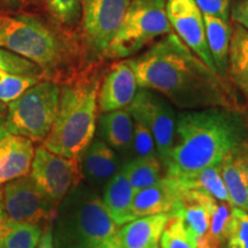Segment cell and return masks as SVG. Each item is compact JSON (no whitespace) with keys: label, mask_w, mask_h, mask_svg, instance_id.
I'll use <instances>...</instances> for the list:
<instances>
[{"label":"cell","mask_w":248,"mask_h":248,"mask_svg":"<svg viewBox=\"0 0 248 248\" xmlns=\"http://www.w3.org/2000/svg\"><path fill=\"white\" fill-rule=\"evenodd\" d=\"M233 207L245 209L248 198V150L232 153L219 166Z\"/></svg>","instance_id":"obj_20"},{"label":"cell","mask_w":248,"mask_h":248,"mask_svg":"<svg viewBox=\"0 0 248 248\" xmlns=\"http://www.w3.org/2000/svg\"><path fill=\"white\" fill-rule=\"evenodd\" d=\"M168 215L144 216L126 223L114 234L117 248H160V238Z\"/></svg>","instance_id":"obj_17"},{"label":"cell","mask_w":248,"mask_h":248,"mask_svg":"<svg viewBox=\"0 0 248 248\" xmlns=\"http://www.w3.org/2000/svg\"><path fill=\"white\" fill-rule=\"evenodd\" d=\"M7 114V104L0 101V122H2Z\"/></svg>","instance_id":"obj_40"},{"label":"cell","mask_w":248,"mask_h":248,"mask_svg":"<svg viewBox=\"0 0 248 248\" xmlns=\"http://www.w3.org/2000/svg\"><path fill=\"white\" fill-rule=\"evenodd\" d=\"M228 248H248V212L233 207L225 238Z\"/></svg>","instance_id":"obj_29"},{"label":"cell","mask_w":248,"mask_h":248,"mask_svg":"<svg viewBox=\"0 0 248 248\" xmlns=\"http://www.w3.org/2000/svg\"><path fill=\"white\" fill-rule=\"evenodd\" d=\"M0 70L14 75L40 77V78L44 75V71L35 62L4 47H0Z\"/></svg>","instance_id":"obj_28"},{"label":"cell","mask_w":248,"mask_h":248,"mask_svg":"<svg viewBox=\"0 0 248 248\" xmlns=\"http://www.w3.org/2000/svg\"><path fill=\"white\" fill-rule=\"evenodd\" d=\"M7 133H8L7 130H6L5 126L2 125V122H0V140H1V139L4 138Z\"/></svg>","instance_id":"obj_42"},{"label":"cell","mask_w":248,"mask_h":248,"mask_svg":"<svg viewBox=\"0 0 248 248\" xmlns=\"http://www.w3.org/2000/svg\"><path fill=\"white\" fill-rule=\"evenodd\" d=\"M49 13L62 24L74 23L82 8V0H47Z\"/></svg>","instance_id":"obj_33"},{"label":"cell","mask_w":248,"mask_h":248,"mask_svg":"<svg viewBox=\"0 0 248 248\" xmlns=\"http://www.w3.org/2000/svg\"><path fill=\"white\" fill-rule=\"evenodd\" d=\"M99 125L101 136L111 148L123 154L131 151L133 119L126 108L104 113Z\"/></svg>","instance_id":"obj_22"},{"label":"cell","mask_w":248,"mask_h":248,"mask_svg":"<svg viewBox=\"0 0 248 248\" xmlns=\"http://www.w3.org/2000/svg\"><path fill=\"white\" fill-rule=\"evenodd\" d=\"M117 229L101 198L78 185L59 204L53 245L54 248H94L113 238Z\"/></svg>","instance_id":"obj_4"},{"label":"cell","mask_w":248,"mask_h":248,"mask_svg":"<svg viewBox=\"0 0 248 248\" xmlns=\"http://www.w3.org/2000/svg\"><path fill=\"white\" fill-rule=\"evenodd\" d=\"M181 195V188L172 178L164 176L154 185L135 193L132 212L136 218L144 216L169 215Z\"/></svg>","instance_id":"obj_16"},{"label":"cell","mask_w":248,"mask_h":248,"mask_svg":"<svg viewBox=\"0 0 248 248\" xmlns=\"http://www.w3.org/2000/svg\"><path fill=\"white\" fill-rule=\"evenodd\" d=\"M166 8L170 26L175 29L176 35L207 66L216 71L207 44L202 12L195 0H167Z\"/></svg>","instance_id":"obj_12"},{"label":"cell","mask_w":248,"mask_h":248,"mask_svg":"<svg viewBox=\"0 0 248 248\" xmlns=\"http://www.w3.org/2000/svg\"><path fill=\"white\" fill-rule=\"evenodd\" d=\"M197 248H228L226 244L223 241H218L210 237L209 234L204 233L202 237L198 239V246Z\"/></svg>","instance_id":"obj_37"},{"label":"cell","mask_w":248,"mask_h":248,"mask_svg":"<svg viewBox=\"0 0 248 248\" xmlns=\"http://www.w3.org/2000/svg\"><path fill=\"white\" fill-rule=\"evenodd\" d=\"M94 248H117L115 241H114V237L110 238V239H108L106 241H104V243L98 245V246H95Z\"/></svg>","instance_id":"obj_39"},{"label":"cell","mask_w":248,"mask_h":248,"mask_svg":"<svg viewBox=\"0 0 248 248\" xmlns=\"http://www.w3.org/2000/svg\"><path fill=\"white\" fill-rule=\"evenodd\" d=\"M5 217L4 213V203H2V188L0 187V222Z\"/></svg>","instance_id":"obj_41"},{"label":"cell","mask_w":248,"mask_h":248,"mask_svg":"<svg viewBox=\"0 0 248 248\" xmlns=\"http://www.w3.org/2000/svg\"><path fill=\"white\" fill-rule=\"evenodd\" d=\"M231 17L235 23L248 30V0H240L232 7Z\"/></svg>","instance_id":"obj_35"},{"label":"cell","mask_w":248,"mask_h":248,"mask_svg":"<svg viewBox=\"0 0 248 248\" xmlns=\"http://www.w3.org/2000/svg\"><path fill=\"white\" fill-rule=\"evenodd\" d=\"M6 229H7V218L4 217L0 222V248H4V237L6 233Z\"/></svg>","instance_id":"obj_38"},{"label":"cell","mask_w":248,"mask_h":248,"mask_svg":"<svg viewBox=\"0 0 248 248\" xmlns=\"http://www.w3.org/2000/svg\"><path fill=\"white\" fill-rule=\"evenodd\" d=\"M161 169V161L157 156L136 157L122 167V170L135 192L159 182L162 178Z\"/></svg>","instance_id":"obj_25"},{"label":"cell","mask_w":248,"mask_h":248,"mask_svg":"<svg viewBox=\"0 0 248 248\" xmlns=\"http://www.w3.org/2000/svg\"><path fill=\"white\" fill-rule=\"evenodd\" d=\"M228 77L248 100V30L235 22L229 46Z\"/></svg>","instance_id":"obj_21"},{"label":"cell","mask_w":248,"mask_h":248,"mask_svg":"<svg viewBox=\"0 0 248 248\" xmlns=\"http://www.w3.org/2000/svg\"><path fill=\"white\" fill-rule=\"evenodd\" d=\"M100 84L99 74L92 71L62 85L57 117L43 146L61 156L79 159L94 137Z\"/></svg>","instance_id":"obj_3"},{"label":"cell","mask_w":248,"mask_h":248,"mask_svg":"<svg viewBox=\"0 0 248 248\" xmlns=\"http://www.w3.org/2000/svg\"><path fill=\"white\" fill-rule=\"evenodd\" d=\"M39 80L40 77L14 75L0 70V101L8 104Z\"/></svg>","instance_id":"obj_30"},{"label":"cell","mask_w":248,"mask_h":248,"mask_svg":"<svg viewBox=\"0 0 248 248\" xmlns=\"http://www.w3.org/2000/svg\"><path fill=\"white\" fill-rule=\"evenodd\" d=\"M248 150V123L244 110L213 107L184 110L176 119L175 141L166 176L179 178Z\"/></svg>","instance_id":"obj_2"},{"label":"cell","mask_w":248,"mask_h":248,"mask_svg":"<svg viewBox=\"0 0 248 248\" xmlns=\"http://www.w3.org/2000/svg\"><path fill=\"white\" fill-rule=\"evenodd\" d=\"M60 86L53 80H39L7 104L2 125L8 133L43 142L58 114Z\"/></svg>","instance_id":"obj_6"},{"label":"cell","mask_w":248,"mask_h":248,"mask_svg":"<svg viewBox=\"0 0 248 248\" xmlns=\"http://www.w3.org/2000/svg\"><path fill=\"white\" fill-rule=\"evenodd\" d=\"M177 183L181 190H198L212 195L216 200L230 203L231 199L228 188L223 181L219 166H213L199 171L183 176L179 178H172ZM232 206V204H231Z\"/></svg>","instance_id":"obj_24"},{"label":"cell","mask_w":248,"mask_h":248,"mask_svg":"<svg viewBox=\"0 0 248 248\" xmlns=\"http://www.w3.org/2000/svg\"><path fill=\"white\" fill-rule=\"evenodd\" d=\"M204 30L208 48L212 55L214 64L218 75L226 79L228 77V58L229 46L231 38V27L229 21L202 13Z\"/></svg>","instance_id":"obj_23"},{"label":"cell","mask_w":248,"mask_h":248,"mask_svg":"<svg viewBox=\"0 0 248 248\" xmlns=\"http://www.w3.org/2000/svg\"><path fill=\"white\" fill-rule=\"evenodd\" d=\"M245 115H246V119H247V123H248V109L245 111Z\"/></svg>","instance_id":"obj_45"},{"label":"cell","mask_w":248,"mask_h":248,"mask_svg":"<svg viewBox=\"0 0 248 248\" xmlns=\"http://www.w3.org/2000/svg\"><path fill=\"white\" fill-rule=\"evenodd\" d=\"M33 154L32 140L7 133L0 140V186L29 175Z\"/></svg>","instance_id":"obj_14"},{"label":"cell","mask_w":248,"mask_h":248,"mask_svg":"<svg viewBox=\"0 0 248 248\" xmlns=\"http://www.w3.org/2000/svg\"><path fill=\"white\" fill-rule=\"evenodd\" d=\"M245 210H246V212H248V198H247L246 204H245Z\"/></svg>","instance_id":"obj_44"},{"label":"cell","mask_w":248,"mask_h":248,"mask_svg":"<svg viewBox=\"0 0 248 248\" xmlns=\"http://www.w3.org/2000/svg\"><path fill=\"white\" fill-rule=\"evenodd\" d=\"M0 47L35 62L44 74L58 69L64 57L53 31L30 15H0Z\"/></svg>","instance_id":"obj_5"},{"label":"cell","mask_w":248,"mask_h":248,"mask_svg":"<svg viewBox=\"0 0 248 248\" xmlns=\"http://www.w3.org/2000/svg\"><path fill=\"white\" fill-rule=\"evenodd\" d=\"M161 248H197L198 239L187 230L182 217L168 215L160 238Z\"/></svg>","instance_id":"obj_26"},{"label":"cell","mask_w":248,"mask_h":248,"mask_svg":"<svg viewBox=\"0 0 248 248\" xmlns=\"http://www.w3.org/2000/svg\"><path fill=\"white\" fill-rule=\"evenodd\" d=\"M30 177L58 206L83 179L79 159L64 157L40 145L35 148Z\"/></svg>","instance_id":"obj_10"},{"label":"cell","mask_w":248,"mask_h":248,"mask_svg":"<svg viewBox=\"0 0 248 248\" xmlns=\"http://www.w3.org/2000/svg\"><path fill=\"white\" fill-rule=\"evenodd\" d=\"M138 88L153 90L184 110L223 107L243 110L233 90L173 32L129 59Z\"/></svg>","instance_id":"obj_1"},{"label":"cell","mask_w":248,"mask_h":248,"mask_svg":"<svg viewBox=\"0 0 248 248\" xmlns=\"http://www.w3.org/2000/svg\"><path fill=\"white\" fill-rule=\"evenodd\" d=\"M131 0H82L83 38L89 57L104 58Z\"/></svg>","instance_id":"obj_11"},{"label":"cell","mask_w":248,"mask_h":248,"mask_svg":"<svg viewBox=\"0 0 248 248\" xmlns=\"http://www.w3.org/2000/svg\"><path fill=\"white\" fill-rule=\"evenodd\" d=\"M42 233L43 228L38 225L12 223L7 219L4 248H36Z\"/></svg>","instance_id":"obj_27"},{"label":"cell","mask_w":248,"mask_h":248,"mask_svg":"<svg viewBox=\"0 0 248 248\" xmlns=\"http://www.w3.org/2000/svg\"><path fill=\"white\" fill-rule=\"evenodd\" d=\"M166 6L167 0H131L104 58H130L152 40L171 32Z\"/></svg>","instance_id":"obj_7"},{"label":"cell","mask_w":248,"mask_h":248,"mask_svg":"<svg viewBox=\"0 0 248 248\" xmlns=\"http://www.w3.org/2000/svg\"><path fill=\"white\" fill-rule=\"evenodd\" d=\"M135 193L122 168L106 183L102 194V202L110 218L119 228L136 219L132 212Z\"/></svg>","instance_id":"obj_19"},{"label":"cell","mask_w":248,"mask_h":248,"mask_svg":"<svg viewBox=\"0 0 248 248\" xmlns=\"http://www.w3.org/2000/svg\"><path fill=\"white\" fill-rule=\"evenodd\" d=\"M217 201L212 195L198 190H181L171 214L181 216L187 230L197 239L208 231L210 217Z\"/></svg>","instance_id":"obj_15"},{"label":"cell","mask_w":248,"mask_h":248,"mask_svg":"<svg viewBox=\"0 0 248 248\" xmlns=\"http://www.w3.org/2000/svg\"><path fill=\"white\" fill-rule=\"evenodd\" d=\"M2 203L5 217L12 223L35 224L44 229L53 225L58 215V204L28 175L6 183L2 187Z\"/></svg>","instance_id":"obj_8"},{"label":"cell","mask_w":248,"mask_h":248,"mask_svg":"<svg viewBox=\"0 0 248 248\" xmlns=\"http://www.w3.org/2000/svg\"><path fill=\"white\" fill-rule=\"evenodd\" d=\"M137 89V78L129 59L116 62L100 84L98 110L104 114L126 108L135 98Z\"/></svg>","instance_id":"obj_13"},{"label":"cell","mask_w":248,"mask_h":248,"mask_svg":"<svg viewBox=\"0 0 248 248\" xmlns=\"http://www.w3.org/2000/svg\"><path fill=\"white\" fill-rule=\"evenodd\" d=\"M232 208L233 206H231L230 203L217 201L212 217H210L208 231L206 233L213 237L214 239L225 243L226 230H228L229 222H230Z\"/></svg>","instance_id":"obj_32"},{"label":"cell","mask_w":248,"mask_h":248,"mask_svg":"<svg viewBox=\"0 0 248 248\" xmlns=\"http://www.w3.org/2000/svg\"><path fill=\"white\" fill-rule=\"evenodd\" d=\"M131 150L136 157L157 156L156 146L150 130L141 123L133 120V136ZM159 157V156H157Z\"/></svg>","instance_id":"obj_31"},{"label":"cell","mask_w":248,"mask_h":248,"mask_svg":"<svg viewBox=\"0 0 248 248\" xmlns=\"http://www.w3.org/2000/svg\"><path fill=\"white\" fill-rule=\"evenodd\" d=\"M0 1L6 2V4H20V2L26 1V0H0Z\"/></svg>","instance_id":"obj_43"},{"label":"cell","mask_w":248,"mask_h":248,"mask_svg":"<svg viewBox=\"0 0 248 248\" xmlns=\"http://www.w3.org/2000/svg\"><path fill=\"white\" fill-rule=\"evenodd\" d=\"M126 109L133 120L146 126L153 135L157 156L166 166L175 141L177 119L171 102L153 90L139 88Z\"/></svg>","instance_id":"obj_9"},{"label":"cell","mask_w":248,"mask_h":248,"mask_svg":"<svg viewBox=\"0 0 248 248\" xmlns=\"http://www.w3.org/2000/svg\"><path fill=\"white\" fill-rule=\"evenodd\" d=\"M83 175L94 184H104L121 170L116 152L101 139L90 142L79 156Z\"/></svg>","instance_id":"obj_18"},{"label":"cell","mask_w":248,"mask_h":248,"mask_svg":"<svg viewBox=\"0 0 248 248\" xmlns=\"http://www.w3.org/2000/svg\"><path fill=\"white\" fill-rule=\"evenodd\" d=\"M202 13L214 15L224 21L230 18V4L229 0H195Z\"/></svg>","instance_id":"obj_34"},{"label":"cell","mask_w":248,"mask_h":248,"mask_svg":"<svg viewBox=\"0 0 248 248\" xmlns=\"http://www.w3.org/2000/svg\"><path fill=\"white\" fill-rule=\"evenodd\" d=\"M36 248H54L53 245V225H48L43 229L42 237Z\"/></svg>","instance_id":"obj_36"}]
</instances>
